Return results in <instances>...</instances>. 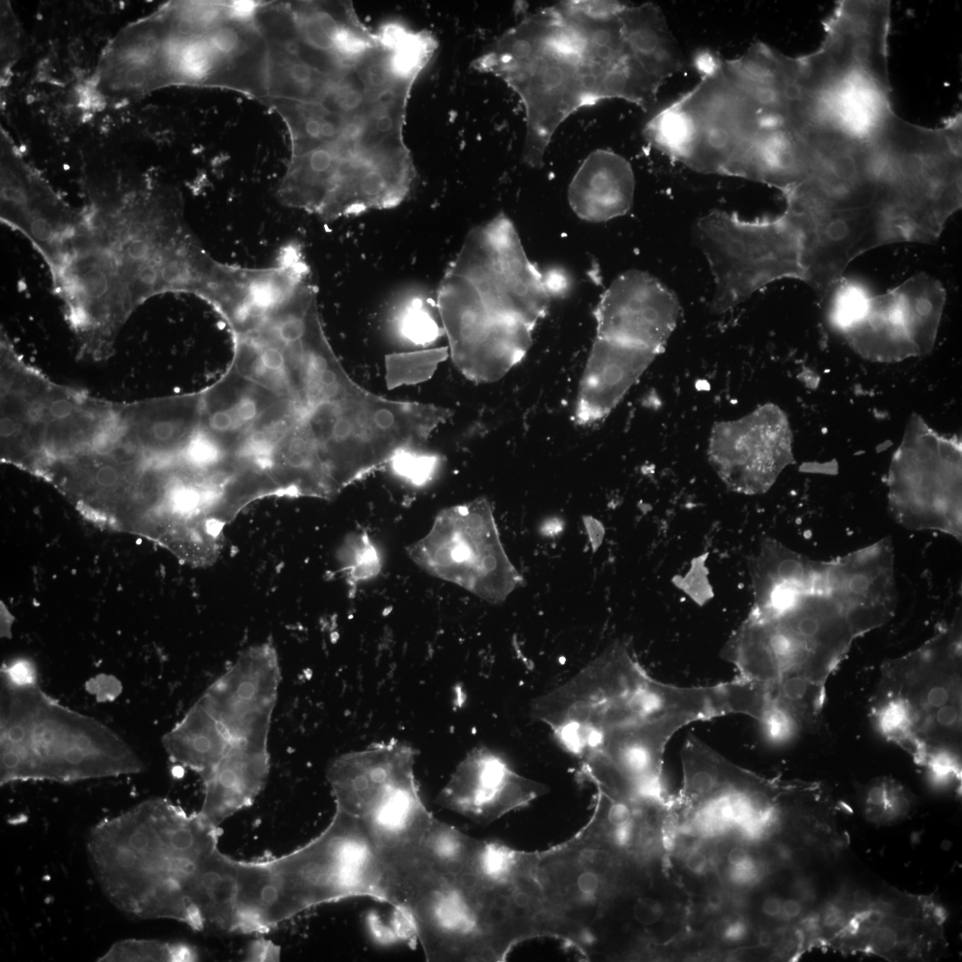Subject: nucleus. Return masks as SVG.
I'll list each match as a JSON object with an SVG mask.
<instances>
[{
    "mask_svg": "<svg viewBox=\"0 0 962 962\" xmlns=\"http://www.w3.org/2000/svg\"><path fill=\"white\" fill-rule=\"evenodd\" d=\"M224 374L190 394L185 459L219 532L267 496L314 497L326 468L330 402L311 353L280 333L232 338Z\"/></svg>",
    "mask_w": 962,
    "mask_h": 962,
    "instance_id": "f257e3e1",
    "label": "nucleus"
},
{
    "mask_svg": "<svg viewBox=\"0 0 962 962\" xmlns=\"http://www.w3.org/2000/svg\"><path fill=\"white\" fill-rule=\"evenodd\" d=\"M217 264L188 227L175 192L149 187L80 211L49 270L80 346L108 353L150 298L181 292L202 298Z\"/></svg>",
    "mask_w": 962,
    "mask_h": 962,
    "instance_id": "f03ea898",
    "label": "nucleus"
},
{
    "mask_svg": "<svg viewBox=\"0 0 962 962\" xmlns=\"http://www.w3.org/2000/svg\"><path fill=\"white\" fill-rule=\"evenodd\" d=\"M217 837L199 812L159 798L98 822L86 847L101 888L120 910L201 931L224 857Z\"/></svg>",
    "mask_w": 962,
    "mask_h": 962,
    "instance_id": "7ed1b4c3",
    "label": "nucleus"
},
{
    "mask_svg": "<svg viewBox=\"0 0 962 962\" xmlns=\"http://www.w3.org/2000/svg\"><path fill=\"white\" fill-rule=\"evenodd\" d=\"M520 97L526 119L523 160L542 167L547 147L573 112L605 99L608 69L575 2L541 10L505 32L474 61Z\"/></svg>",
    "mask_w": 962,
    "mask_h": 962,
    "instance_id": "20e7f679",
    "label": "nucleus"
},
{
    "mask_svg": "<svg viewBox=\"0 0 962 962\" xmlns=\"http://www.w3.org/2000/svg\"><path fill=\"white\" fill-rule=\"evenodd\" d=\"M250 900L255 925L265 933L309 908L368 896L404 916L406 893L368 825L336 808L330 824L302 847L253 861Z\"/></svg>",
    "mask_w": 962,
    "mask_h": 962,
    "instance_id": "39448f33",
    "label": "nucleus"
},
{
    "mask_svg": "<svg viewBox=\"0 0 962 962\" xmlns=\"http://www.w3.org/2000/svg\"><path fill=\"white\" fill-rule=\"evenodd\" d=\"M960 635L950 629L881 670L870 707L874 728L928 773L960 765Z\"/></svg>",
    "mask_w": 962,
    "mask_h": 962,
    "instance_id": "423d86ee",
    "label": "nucleus"
},
{
    "mask_svg": "<svg viewBox=\"0 0 962 962\" xmlns=\"http://www.w3.org/2000/svg\"><path fill=\"white\" fill-rule=\"evenodd\" d=\"M404 918L428 962L503 961L524 941L510 897L467 870H423L409 886Z\"/></svg>",
    "mask_w": 962,
    "mask_h": 962,
    "instance_id": "0eeeda50",
    "label": "nucleus"
},
{
    "mask_svg": "<svg viewBox=\"0 0 962 962\" xmlns=\"http://www.w3.org/2000/svg\"><path fill=\"white\" fill-rule=\"evenodd\" d=\"M413 759L406 747L376 748L340 756L327 772L336 808L368 825L400 874L420 862L435 819L419 795Z\"/></svg>",
    "mask_w": 962,
    "mask_h": 962,
    "instance_id": "6e6552de",
    "label": "nucleus"
},
{
    "mask_svg": "<svg viewBox=\"0 0 962 962\" xmlns=\"http://www.w3.org/2000/svg\"><path fill=\"white\" fill-rule=\"evenodd\" d=\"M714 281L715 313L729 311L782 279L804 281V216L786 205L780 215L747 221L713 210L695 225Z\"/></svg>",
    "mask_w": 962,
    "mask_h": 962,
    "instance_id": "1a4fd4ad",
    "label": "nucleus"
},
{
    "mask_svg": "<svg viewBox=\"0 0 962 962\" xmlns=\"http://www.w3.org/2000/svg\"><path fill=\"white\" fill-rule=\"evenodd\" d=\"M699 82L656 117L667 156L705 174L722 172L755 127L756 108L708 51L695 59Z\"/></svg>",
    "mask_w": 962,
    "mask_h": 962,
    "instance_id": "9d476101",
    "label": "nucleus"
},
{
    "mask_svg": "<svg viewBox=\"0 0 962 962\" xmlns=\"http://www.w3.org/2000/svg\"><path fill=\"white\" fill-rule=\"evenodd\" d=\"M944 912L930 897L888 888L864 904L839 897L821 913L819 943L892 961L937 958L946 948Z\"/></svg>",
    "mask_w": 962,
    "mask_h": 962,
    "instance_id": "9b49d317",
    "label": "nucleus"
},
{
    "mask_svg": "<svg viewBox=\"0 0 962 962\" xmlns=\"http://www.w3.org/2000/svg\"><path fill=\"white\" fill-rule=\"evenodd\" d=\"M406 552L431 575L490 603L504 601L523 583L504 550L486 498L441 510L428 533Z\"/></svg>",
    "mask_w": 962,
    "mask_h": 962,
    "instance_id": "f8f14e48",
    "label": "nucleus"
},
{
    "mask_svg": "<svg viewBox=\"0 0 962 962\" xmlns=\"http://www.w3.org/2000/svg\"><path fill=\"white\" fill-rule=\"evenodd\" d=\"M448 270L463 277L494 317L534 329L551 296L543 273L528 259L511 220L499 214L466 236Z\"/></svg>",
    "mask_w": 962,
    "mask_h": 962,
    "instance_id": "ddd939ff",
    "label": "nucleus"
},
{
    "mask_svg": "<svg viewBox=\"0 0 962 962\" xmlns=\"http://www.w3.org/2000/svg\"><path fill=\"white\" fill-rule=\"evenodd\" d=\"M893 458L890 505L914 528L961 534L960 447L914 420Z\"/></svg>",
    "mask_w": 962,
    "mask_h": 962,
    "instance_id": "4468645a",
    "label": "nucleus"
},
{
    "mask_svg": "<svg viewBox=\"0 0 962 962\" xmlns=\"http://www.w3.org/2000/svg\"><path fill=\"white\" fill-rule=\"evenodd\" d=\"M448 352L469 379L493 382L519 363L532 344L534 328L510 318H496L482 305L473 287L446 269L436 296Z\"/></svg>",
    "mask_w": 962,
    "mask_h": 962,
    "instance_id": "2eb2a0df",
    "label": "nucleus"
},
{
    "mask_svg": "<svg viewBox=\"0 0 962 962\" xmlns=\"http://www.w3.org/2000/svg\"><path fill=\"white\" fill-rule=\"evenodd\" d=\"M793 437L786 413L772 404L746 415L714 423L708 438V459L735 493L766 492L794 460Z\"/></svg>",
    "mask_w": 962,
    "mask_h": 962,
    "instance_id": "dca6fc26",
    "label": "nucleus"
},
{
    "mask_svg": "<svg viewBox=\"0 0 962 962\" xmlns=\"http://www.w3.org/2000/svg\"><path fill=\"white\" fill-rule=\"evenodd\" d=\"M1 220L22 233L47 265L70 235L78 212L25 160L1 127Z\"/></svg>",
    "mask_w": 962,
    "mask_h": 962,
    "instance_id": "f3484780",
    "label": "nucleus"
},
{
    "mask_svg": "<svg viewBox=\"0 0 962 962\" xmlns=\"http://www.w3.org/2000/svg\"><path fill=\"white\" fill-rule=\"evenodd\" d=\"M681 308L676 295L640 270L618 275L594 309L597 336L657 355L677 327Z\"/></svg>",
    "mask_w": 962,
    "mask_h": 962,
    "instance_id": "a211bd4d",
    "label": "nucleus"
},
{
    "mask_svg": "<svg viewBox=\"0 0 962 962\" xmlns=\"http://www.w3.org/2000/svg\"><path fill=\"white\" fill-rule=\"evenodd\" d=\"M280 681L274 647L257 644L244 650L199 701L232 740L268 741Z\"/></svg>",
    "mask_w": 962,
    "mask_h": 962,
    "instance_id": "6ab92c4d",
    "label": "nucleus"
},
{
    "mask_svg": "<svg viewBox=\"0 0 962 962\" xmlns=\"http://www.w3.org/2000/svg\"><path fill=\"white\" fill-rule=\"evenodd\" d=\"M693 722L695 718L689 714L668 713L616 725L589 736L570 754L581 765L611 770L639 797H662L665 746L681 728Z\"/></svg>",
    "mask_w": 962,
    "mask_h": 962,
    "instance_id": "aec40b11",
    "label": "nucleus"
},
{
    "mask_svg": "<svg viewBox=\"0 0 962 962\" xmlns=\"http://www.w3.org/2000/svg\"><path fill=\"white\" fill-rule=\"evenodd\" d=\"M790 206L804 216L803 282L821 298L828 296L854 258L876 247L894 243L888 216L882 208L808 211Z\"/></svg>",
    "mask_w": 962,
    "mask_h": 962,
    "instance_id": "412c9836",
    "label": "nucleus"
},
{
    "mask_svg": "<svg viewBox=\"0 0 962 962\" xmlns=\"http://www.w3.org/2000/svg\"><path fill=\"white\" fill-rule=\"evenodd\" d=\"M548 787L514 771L487 748L472 750L458 765L437 797L443 807L478 824H490L527 806Z\"/></svg>",
    "mask_w": 962,
    "mask_h": 962,
    "instance_id": "4be33fe9",
    "label": "nucleus"
},
{
    "mask_svg": "<svg viewBox=\"0 0 962 962\" xmlns=\"http://www.w3.org/2000/svg\"><path fill=\"white\" fill-rule=\"evenodd\" d=\"M892 548L886 542L825 563V584L861 633L881 626L895 607Z\"/></svg>",
    "mask_w": 962,
    "mask_h": 962,
    "instance_id": "5701e85b",
    "label": "nucleus"
},
{
    "mask_svg": "<svg viewBox=\"0 0 962 962\" xmlns=\"http://www.w3.org/2000/svg\"><path fill=\"white\" fill-rule=\"evenodd\" d=\"M657 355L646 348L596 337L579 382L575 422L588 426L607 418Z\"/></svg>",
    "mask_w": 962,
    "mask_h": 962,
    "instance_id": "b1692460",
    "label": "nucleus"
},
{
    "mask_svg": "<svg viewBox=\"0 0 962 962\" xmlns=\"http://www.w3.org/2000/svg\"><path fill=\"white\" fill-rule=\"evenodd\" d=\"M268 741L232 740L224 755L204 777L199 814L216 827L249 807L264 788L270 769Z\"/></svg>",
    "mask_w": 962,
    "mask_h": 962,
    "instance_id": "393cba45",
    "label": "nucleus"
},
{
    "mask_svg": "<svg viewBox=\"0 0 962 962\" xmlns=\"http://www.w3.org/2000/svg\"><path fill=\"white\" fill-rule=\"evenodd\" d=\"M634 190L629 161L613 151L597 150L588 155L572 178L567 198L578 217L600 223L625 215L632 206Z\"/></svg>",
    "mask_w": 962,
    "mask_h": 962,
    "instance_id": "a878e982",
    "label": "nucleus"
},
{
    "mask_svg": "<svg viewBox=\"0 0 962 962\" xmlns=\"http://www.w3.org/2000/svg\"><path fill=\"white\" fill-rule=\"evenodd\" d=\"M628 50L659 87L684 67V58L662 10L652 3L624 4L620 12Z\"/></svg>",
    "mask_w": 962,
    "mask_h": 962,
    "instance_id": "bb28decb",
    "label": "nucleus"
},
{
    "mask_svg": "<svg viewBox=\"0 0 962 962\" xmlns=\"http://www.w3.org/2000/svg\"><path fill=\"white\" fill-rule=\"evenodd\" d=\"M844 336L854 350L872 360L893 361L919 355L895 289L873 296L864 319Z\"/></svg>",
    "mask_w": 962,
    "mask_h": 962,
    "instance_id": "cd10ccee",
    "label": "nucleus"
},
{
    "mask_svg": "<svg viewBox=\"0 0 962 962\" xmlns=\"http://www.w3.org/2000/svg\"><path fill=\"white\" fill-rule=\"evenodd\" d=\"M231 742L224 726L199 701L167 735L166 746L173 761L203 779L222 759Z\"/></svg>",
    "mask_w": 962,
    "mask_h": 962,
    "instance_id": "c85d7f7f",
    "label": "nucleus"
},
{
    "mask_svg": "<svg viewBox=\"0 0 962 962\" xmlns=\"http://www.w3.org/2000/svg\"><path fill=\"white\" fill-rule=\"evenodd\" d=\"M908 312L920 355L934 345L946 291L935 277L917 273L895 287Z\"/></svg>",
    "mask_w": 962,
    "mask_h": 962,
    "instance_id": "c756f323",
    "label": "nucleus"
},
{
    "mask_svg": "<svg viewBox=\"0 0 962 962\" xmlns=\"http://www.w3.org/2000/svg\"><path fill=\"white\" fill-rule=\"evenodd\" d=\"M857 795L863 817L878 826L900 823L916 808L914 794L895 779L886 776L860 786Z\"/></svg>",
    "mask_w": 962,
    "mask_h": 962,
    "instance_id": "7c9ffc66",
    "label": "nucleus"
},
{
    "mask_svg": "<svg viewBox=\"0 0 962 962\" xmlns=\"http://www.w3.org/2000/svg\"><path fill=\"white\" fill-rule=\"evenodd\" d=\"M478 841L435 818L421 844V861L435 873L459 874L469 865Z\"/></svg>",
    "mask_w": 962,
    "mask_h": 962,
    "instance_id": "2f4dec72",
    "label": "nucleus"
},
{
    "mask_svg": "<svg viewBox=\"0 0 962 962\" xmlns=\"http://www.w3.org/2000/svg\"><path fill=\"white\" fill-rule=\"evenodd\" d=\"M447 355V347L387 355L385 358V378L388 388L429 379Z\"/></svg>",
    "mask_w": 962,
    "mask_h": 962,
    "instance_id": "473e14b6",
    "label": "nucleus"
},
{
    "mask_svg": "<svg viewBox=\"0 0 962 962\" xmlns=\"http://www.w3.org/2000/svg\"><path fill=\"white\" fill-rule=\"evenodd\" d=\"M828 296L830 322L844 335L864 319L873 297L863 282L844 277L835 285Z\"/></svg>",
    "mask_w": 962,
    "mask_h": 962,
    "instance_id": "72a5a7b5",
    "label": "nucleus"
},
{
    "mask_svg": "<svg viewBox=\"0 0 962 962\" xmlns=\"http://www.w3.org/2000/svg\"><path fill=\"white\" fill-rule=\"evenodd\" d=\"M340 571L351 591L359 583L375 577L381 569L377 548L364 531L349 534L341 544L338 554Z\"/></svg>",
    "mask_w": 962,
    "mask_h": 962,
    "instance_id": "f704fd0d",
    "label": "nucleus"
},
{
    "mask_svg": "<svg viewBox=\"0 0 962 962\" xmlns=\"http://www.w3.org/2000/svg\"><path fill=\"white\" fill-rule=\"evenodd\" d=\"M196 949L185 943L124 940L112 945L98 961H195Z\"/></svg>",
    "mask_w": 962,
    "mask_h": 962,
    "instance_id": "c9c22d12",
    "label": "nucleus"
},
{
    "mask_svg": "<svg viewBox=\"0 0 962 962\" xmlns=\"http://www.w3.org/2000/svg\"><path fill=\"white\" fill-rule=\"evenodd\" d=\"M395 323L398 334L415 346H429L444 332L430 308L420 298H412L399 308Z\"/></svg>",
    "mask_w": 962,
    "mask_h": 962,
    "instance_id": "e433bc0d",
    "label": "nucleus"
},
{
    "mask_svg": "<svg viewBox=\"0 0 962 962\" xmlns=\"http://www.w3.org/2000/svg\"><path fill=\"white\" fill-rule=\"evenodd\" d=\"M390 463L396 475L413 485H420L432 478L438 465V458L420 449H413L399 453Z\"/></svg>",
    "mask_w": 962,
    "mask_h": 962,
    "instance_id": "4c0bfd02",
    "label": "nucleus"
},
{
    "mask_svg": "<svg viewBox=\"0 0 962 962\" xmlns=\"http://www.w3.org/2000/svg\"><path fill=\"white\" fill-rule=\"evenodd\" d=\"M21 32L8 2L1 1V82L5 83L20 54Z\"/></svg>",
    "mask_w": 962,
    "mask_h": 962,
    "instance_id": "58836bf2",
    "label": "nucleus"
},
{
    "mask_svg": "<svg viewBox=\"0 0 962 962\" xmlns=\"http://www.w3.org/2000/svg\"><path fill=\"white\" fill-rule=\"evenodd\" d=\"M705 558L706 556L695 558L689 571L685 576L679 578L677 584L699 605H704L713 596L705 567Z\"/></svg>",
    "mask_w": 962,
    "mask_h": 962,
    "instance_id": "ea45409f",
    "label": "nucleus"
},
{
    "mask_svg": "<svg viewBox=\"0 0 962 962\" xmlns=\"http://www.w3.org/2000/svg\"><path fill=\"white\" fill-rule=\"evenodd\" d=\"M280 957V947L264 938L253 941L245 955L248 961H279Z\"/></svg>",
    "mask_w": 962,
    "mask_h": 962,
    "instance_id": "a19ab883",
    "label": "nucleus"
},
{
    "mask_svg": "<svg viewBox=\"0 0 962 962\" xmlns=\"http://www.w3.org/2000/svg\"><path fill=\"white\" fill-rule=\"evenodd\" d=\"M634 919L643 925H651L658 922L662 917L660 904L650 898H641L636 901L632 907Z\"/></svg>",
    "mask_w": 962,
    "mask_h": 962,
    "instance_id": "79ce46f5",
    "label": "nucleus"
},
{
    "mask_svg": "<svg viewBox=\"0 0 962 962\" xmlns=\"http://www.w3.org/2000/svg\"><path fill=\"white\" fill-rule=\"evenodd\" d=\"M583 523H584V525L586 526V530H587L588 536H589L591 547L593 549V551H596L597 549L601 544L603 537H604V534H605L604 526H602V524L599 520H597V519H595V518H593L591 517L583 518Z\"/></svg>",
    "mask_w": 962,
    "mask_h": 962,
    "instance_id": "37998d69",
    "label": "nucleus"
},
{
    "mask_svg": "<svg viewBox=\"0 0 962 962\" xmlns=\"http://www.w3.org/2000/svg\"><path fill=\"white\" fill-rule=\"evenodd\" d=\"M707 865V858L701 852H692L686 859V867L693 874H701Z\"/></svg>",
    "mask_w": 962,
    "mask_h": 962,
    "instance_id": "c03bdc74",
    "label": "nucleus"
},
{
    "mask_svg": "<svg viewBox=\"0 0 962 962\" xmlns=\"http://www.w3.org/2000/svg\"><path fill=\"white\" fill-rule=\"evenodd\" d=\"M727 859L729 863L735 868L743 867L749 863L748 852L744 848L738 846L730 850Z\"/></svg>",
    "mask_w": 962,
    "mask_h": 962,
    "instance_id": "a18cd8bd",
    "label": "nucleus"
},
{
    "mask_svg": "<svg viewBox=\"0 0 962 962\" xmlns=\"http://www.w3.org/2000/svg\"><path fill=\"white\" fill-rule=\"evenodd\" d=\"M563 521L561 519L553 518L547 519L541 526V533L543 535L554 536L561 533L563 530Z\"/></svg>",
    "mask_w": 962,
    "mask_h": 962,
    "instance_id": "49530a36",
    "label": "nucleus"
},
{
    "mask_svg": "<svg viewBox=\"0 0 962 962\" xmlns=\"http://www.w3.org/2000/svg\"><path fill=\"white\" fill-rule=\"evenodd\" d=\"M733 925L734 924L729 919H719L713 925L714 935L720 939H730L731 937Z\"/></svg>",
    "mask_w": 962,
    "mask_h": 962,
    "instance_id": "de8ad7c7",
    "label": "nucleus"
},
{
    "mask_svg": "<svg viewBox=\"0 0 962 962\" xmlns=\"http://www.w3.org/2000/svg\"><path fill=\"white\" fill-rule=\"evenodd\" d=\"M801 910H802V906L795 900L788 899V900H786V901H782V903H781L780 914L783 915L787 918L796 917L801 913Z\"/></svg>",
    "mask_w": 962,
    "mask_h": 962,
    "instance_id": "09e8293b",
    "label": "nucleus"
},
{
    "mask_svg": "<svg viewBox=\"0 0 962 962\" xmlns=\"http://www.w3.org/2000/svg\"><path fill=\"white\" fill-rule=\"evenodd\" d=\"M782 901L776 897L766 898L762 905V911L769 917H776L780 914Z\"/></svg>",
    "mask_w": 962,
    "mask_h": 962,
    "instance_id": "8fccbe9b",
    "label": "nucleus"
},
{
    "mask_svg": "<svg viewBox=\"0 0 962 962\" xmlns=\"http://www.w3.org/2000/svg\"><path fill=\"white\" fill-rule=\"evenodd\" d=\"M7 735L12 742H20L25 738V730L20 725H13L9 728Z\"/></svg>",
    "mask_w": 962,
    "mask_h": 962,
    "instance_id": "3c124183",
    "label": "nucleus"
},
{
    "mask_svg": "<svg viewBox=\"0 0 962 962\" xmlns=\"http://www.w3.org/2000/svg\"><path fill=\"white\" fill-rule=\"evenodd\" d=\"M722 903L721 897L717 893H711L708 896V904L712 908H718Z\"/></svg>",
    "mask_w": 962,
    "mask_h": 962,
    "instance_id": "603ef678",
    "label": "nucleus"
},
{
    "mask_svg": "<svg viewBox=\"0 0 962 962\" xmlns=\"http://www.w3.org/2000/svg\"><path fill=\"white\" fill-rule=\"evenodd\" d=\"M770 941H771V935L770 934V933L764 931V932H762L760 933V935H759V943L761 945L767 946V945H769L770 943Z\"/></svg>",
    "mask_w": 962,
    "mask_h": 962,
    "instance_id": "864d4df0",
    "label": "nucleus"
}]
</instances>
